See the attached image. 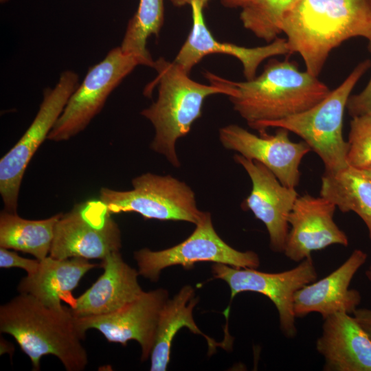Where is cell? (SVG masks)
I'll return each instance as SVG.
<instances>
[{
    "label": "cell",
    "mask_w": 371,
    "mask_h": 371,
    "mask_svg": "<svg viewBox=\"0 0 371 371\" xmlns=\"http://www.w3.org/2000/svg\"><path fill=\"white\" fill-rule=\"evenodd\" d=\"M290 53L318 76L330 52L355 37L371 41V0H298L284 20Z\"/></svg>",
    "instance_id": "1"
},
{
    "label": "cell",
    "mask_w": 371,
    "mask_h": 371,
    "mask_svg": "<svg viewBox=\"0 0 371 371\" xmlns=\"http://www.w3.org/2000/svg\"><path fill=\"white\" fill-rule=\"evenodd\" d=\"M227 87L234 109L256 129L260 124L299 113L322 101L330 93L328 86L296 63L271 58L262 72L251 80L235 82L208 71Z\"/></svg>",
    "instance_id": "2"
},
{
    "label": "cell",
    "mask_w": 371,
    "mask_h": 371,
    "mask_svg": "<svg viewBox=\"0 0 371 371\" xmlns=\"http://www.w3.org/2000/svg\"><path fill=\"white\" fill-rule=\"evenodd\" d=\"M0 331L12 335L40 370L45 355L58 357L67 371L83 370L87 353L71 308L48 306L30 294L19 293L0 307Z\"/></svg>",
    "instance_id": "3"
},
{
    "label": "cell",
    "mask_w": 371,
    "mask_h": 371,
    "mask_svg": "<svg viewBox=\"0 0 371 371\" xmlns=\"http://www.w3.org/2000/svg\"><path fill=\"white\" fill-rule=\"evenodd\" d=\"M153 68L157 71V78L146 88L144 94L148 97L155 85H157V98L140 113L155 128L150 149L164 155L174 167L179 168L176 143L190 131L194 121L201 117L205 99L215 94L229 96L231 92L216 82L210 81L209 85H205L193 80L190 74L174 60L161 57L155 60Z\"/></svg>",
    "instance_id": "4"
},
{
    "label": "cell",
    "mask_w": 371,
    "mask_h": 371,
    "mask_svg": "<svg viewBox=\"0 0 371 371\" xmlns=\"http://www.w3.org/2000/svg\"><path fill=\"white\" fill-rule=\"evenodd\" d=\"M371 67V60L359 63L346 78L322 101L299 113L284 119L264 122L256 130L282 128L300 137L322 159L325 172L347 168L348 142L343 137V118L351 92Z\"/></svg>",
    "instance_id": "5"
},
{
    "label": "cell",
    "mask_w": 371,
    "mask_h": 371,
    "mask_svg": "<svg viewBox=\"0 0 371 371\" xmlns=\"http://www.w3.org/2000/svg\"><path fill=\"white\" fill-rule=\"evenodd\" d=\"M133 189L102 188L100 199L113 214L135 212L146 219L198 223L205 214L198 208L195 194L171 175L146 172L132 180Z\"/></svg>",
    "instance_id": "6"
},
{
    "label": "cell",
    "mask_w": 371,
    "mask_h": 371,
    "mask_svg": "<svg viewBox=\"0 0 371 371\" xmlns=\"http://www.w3.org/2000/svg\"><path fill=\"white\" fill-rule=\"evenodd\" d=\"M78 75L64 71L54 88L43 91L38 111L17 143L0 160V194L5 210L16 212L21 181L27 166L55 125L79 85Z\"/></svg>",
    "instance_id": "7"
},
{
    "label": "cell",
    "mask_w": 371,
    "mask_h": 371,
    "mask_svg": "<svg viewBox=\"0 0 371 371\" xmlns=\"http://www.w3.org/2000/svg\"><path fill=\"white\" fill-rule=\"evenodd\" d=\"M193 232L181 243L159 251L143 248L134 252L140 276L157 282L161 271L181 265L191 268L195 263L211 262L238 268L257 269L258 255L253 251H240L227 244L216 233L210 212L196 223Z\"/></svg>",
    "instance_id": "8"
},
{
    "label": "cell",
    "mask_w": 371,
    "mask_h": 371,
    "mask_svg": "<svg viewBox=\"0 0 371 371\" xmlns=\"http://www.w3.org/2000/svg\"><path fill=\"white\" fill-rule=\"evenodd\" d=\"M138 65L139 60L122 51L111 49L104 59L91 67L68 100L47 139L66 141L82 131L101 111L108 97Z\"/></svg>",
    "instance_id": "9"
},
{
    "label": "cell",
    "mask_w": 371,
    "mask_h": 371,
    "mask_svg": "<svg viewBox=\"0 0 371 371\" xmlns=\"http://www.w3.org/2000/svg\"><path fill=\"white\" fill-rule=\"evenodd\" d=\"M111 214L100 199L76 204L56 223L49 256L102 260L120 251L121 232Z\"/></svg>",
    "instance_id": "10"
},
{
    "label": "cell",
    "mask_w": 371,
    "mask_h": 371,
    "mask_svg": "<svg viewBox=\"0 0 371 371\" xmlns=\"http://www.w3.org/2000/svg\"><path fill=\"white\" fill-rule=\"evenodd\" d=\"M212 272L214 278L227 284L231 300L238 293L246 291L259 293L267 297L275 305L280 328L288 338H293L297 335L294 295L299 289L317 278L312 256L291 269L278 273H266L256 269L234 267L221 263H214Z\"/></svg>",
    "instance_id": "11"
},
{
    "label": "cell",
    "mask_w": 371,
    "mask_h": 371,
    "mask_svg": "<svg viewBox=\"0 0 371 371\" xmlns=\"http://www.w3.org/2000/svg\"><path fill=\"white\" fill-rule=\"evenodd\" d=\"M277 128L275 134L266 131L257 135L237 124H229L219 129L218 137L225 148L262 164L282 184L296 188L300 163L311 149L304 141H291L286 129Z\"/></svg>",
    "instance_id": "12"
},
{
    "label": "cell",
    "mask_w": 371,
    "mask_h": 371,
    "mask_svg": "<svg viewBox=\"0 0 371 371\" xmlns=\"http://www.w3.org/2000/svg\"><path fill=\"white\" fill-rule=\"evenodd\" d=\"M169 298L168 291L157 289L143 291L133 301L117 311L104 315L76 317L80 331H100L109 342L126 346L135 340L141 347L142 361L150 357L154 346L161 311Z\"/></svg>",
    "instance_id": "13"
},
{
    "label": "cell",
    "mask_w": 371,
    "mask_h": 371,
    "mask_svg": "<svg viewBox=\"0 0 371 371\" xmlns=\"http://www.w3.org/2000/svg\"><path fill=\"white\" fill-rule=\"evenodd\" d=\"M234 161L248 174L251 190L243 203L262 221L268 232L269 246L276 253H283L289 230L288 218L298 197L295 188L281 183L275 175L262 164L236 154Z\"/></svg>",
    "instance_id": "14"
},
{
    "label": "cell",
    "mask_w": 371,
    "mask_h": 371,
    "mask_svg": "<svg viewBox=\"0 0 371 371\" xmlns=\"http://www.w3.org/2000/svg\"><path fill=\"white\" fill-rule=\"evenodd\" d=\"M336 208L321 196H298L288 218L289 230L284 254L291 260L301 262L313 251L332 245L346 247L348 238L333 220Z\"/></svg>",
    "instance_id": "15"
},
{
    "label": "cell",
    "mask_w": 371,
    "mask_h": 371,
    "mask_svg": "<svg viewBox=\"0 0 371 371\" xmlns=\"http://www.w3.org/2000/svg\"><path fill=\"white\" fill-rule=\"evenodd\" d=\"M190 5L192 19V28L174 59L188 74L205 56L223 54L237 58L243 65L246 80H251L256 76L258 68L264 60L276 56L291 54L287 41L283 38H278L267 45L254 47L218 41L205 22L203 3L195 0Z\"/></svg>",
    "instance_id": "16"
},
{
    "label": "cell",
    "mask_w": 371,
    "mask_h": 371,
    "mask_svg": "<svg viewBox=\"0 0 371 371\" xmlns=\"http://www.w3.org/2000/svg\"><path fill=\"white\" fill-rule=\"evenodd\" d=\"M366 260V252L355 249L346 260L330 274L299 289L294 295L295 317L317 313L324 319L337 313L352 315L361 302V296L357 290L349 286Z\"/></svg>",
    "instance_id": "17"
},
{
    "label": "cell",
    "mask_w": 371,
    "mask_h": 371,
    "mask_svg": "<svg viewBox=\"0 0 371 371\" xmlns=\"http://www.w3.org/2000/svg\"><path fill=\"white\" fill-rule=\"evenodd\" d=\"M103 273L71 308L76 317L107 315L138 297L144 291L138 282V270L122 258L120 251L102 260Z\"/></svg>",
    "instance_id": "18"
},
{
    "label": "cell",
    "mask_w": 371,
    "mask_h": 371,
    "mask_svg": "<svg viewBox=\"0 0 371 371\" xmlns=\"http://www.w3.org/2000/svg\"><path fill=\"white\" fill-rule=\"evenodd\" d=\"M316 350L325 371H371V339L351 314L337 313L324 319Z\"/></svg>",
    "instance_id": "19"
},
{
    "label": "cell",
    "mask_w": 371,
    "mask_h": 371,
    "mask_svg": "<svg viewBox=\"0 0 371 371\" xmlns=\"http://www.w3.org/2000/svg\"><path fill=\"white\" fill-rule=\"evenodd\" d=\"M97 266L82 258L58 259L49 256L40 260L36 272L21 279L18 291L52 308H61V301L72 307L76 300L72 290L89 271Z\"/></svg>",
    "instance_id": "20"
},
{
    "label": "cell",
    "mask_w": 371,
    "mask_h": 371,
    "mask_svg": "<svg viewBox=\"0 0 371 371\" xmlns=\"http://www.w3.org/2000/svg\"><path fill=\"white\" fill-rule=\"evenodd\" d=\"M199 302L194 297V290L190 285L183 286L179 291L165 303L158 321L155 339L150 354V371H165L170 358V349L177 333L183 327L203 336L214 351L220 346L199 328L193 318V309Z\"/></svg>",
    "instance_id": "21"
},
{
    "label": "cell",
    "mask_w": 371,
    "mask_h": 371,
    "mask_svg": "<svg viewBox=\"0 0 371 371\" xmlns=\"http://www.w3.org/2000/svg\"><path fill=\"white\" fill-rule=\"evenodd\" d=\"M320 196L344 213L353 212L364 222L371 239V179L351 166L334 172H324Z\"/></svg>",
    "instance_id": "22"
},
{
    "label": "cell",
    "mask_w": 371,
    "mask_h": 371,
    "mask_svg": "<svg viewBox=\"0 0 371 371\" xmlns=\"http://www.w3.org/2000/svg\"><path fill=\"white\" fill-rule=\"evenodd\" d=\"M58 213L48 218L28 220L4 210L0 214V247L12 249L41 260L49 254Z\"/></svg>",
    "instance_id": "23"
},
{
    "label": "cell",
    "mask_w": 371,
    "mask_h": 371,
    "mask_svg": "<svg viewBox=\"0 0 371 371\" xmlns=\"http://www.w3.org/2000/svg\"><path fill=\"white\" fill-rule=\"evenodd\" d=\"M164 0H139L137 9L128 21L120 45L123 52L135 56L142 65L154 67L147 48L148 39L158 36L164 24Z\"/></svg>",
    "instance_id": "24"
},
{
    "label": "cell",
    "mask_w": 371,
    "mask_h": 371,
    "mask_svg": "<svg viewBox=\"0 0 371 371\" xmlns=\"http://www.w3.org/2000/svg\"><path fill=\"white\" fill-rule=\"evenodd\" d=\"M298 0H248L240 8L243 27L268 43L282 33L283 23Z\"/></svg>",
    "instance_id": "25"
},
{
    "label": "cell",
    "mask_w": 371,
    "mask_h": 371,
    "mask_svg": "<svg viewBox=\"0 0 371 371\" xmlns=\"http://www.w3.org/2000/svg\"><path fill=\"white\" fill-rule=\"evenodd\" d=\"M347 142L348 166L357 169L371 167V114L352 117Z\"/></svg>",
    "instance_id": "26"
},
{
    "label": "cell",
    "mask_w": 371,
    "mask_h": 371,
    "mask_svg": "<svg viewBox=\"0 0 371 371\" xmlns=\"http://www.w3.org/2000/svg\"><path fill=\"white\" fill-rule=\"evenodd\" d=\"M368 43V49L371 52V41ZM346 109L352 117L371 114V77L366 87L360 93L350 96Z\"/></svg>",
    "instance_id": "27"
},
{
    "label": "cell",
    "mask_w": 371,
    "mask_h": 371,
    "mask_svg": "<svg viewBox=\"0 0 371 371\" xmlns=\"http://www.w3.org/2000/svg\"><path fill=\"white\" fill-rule=\"evenodd\" d=\"M40 260L38 259H27L20 256L14 251L8 249L0 247V267L11 268L19 267L25 270L27 275L36 271L38 268Z\"/></svg>",
    "instance_id": "28"
},
{
    "label": "cell",
    "mask_w": 371,
    "mask_h": 371,
    "mask_svg": "<svg viewBox=\"0 0 371 371\" xmlns=\"http://www.w3.org/2000/svg\"><path fill=\"white\" fill-rule=\"evenodd\" d=\"M352 316L371 339V308H357Z\"/></svg>",
    "instance_id": "29"
},
{
    "label": "cell",
    "mask_w": 371,
    "mask_h": 371,
    "mask_svg": "<svg viewBox=\"0 0 371 371\" xmlns=\"http://www.w3.org/2000/svg\"><path fill=\"white\" fill-rule=\"evenodd\" d=\"M221 3L229 8H241L248 0H221Z\"/></svg>",
    "instance_id": "30"
},
{
    "label": "cell",
    "mask_w": 371,
    "mask_h": 371,
    "mask_svg": "<svg viewBox=\"0 0 371 371\" xmlns=\"http://www.w3.org/2000/svg\"><path fill=\"white\" fill-rule=\"evenodd\" d=\"M171 2L176 6H183L185 5H190L195 0H170ZM201 1L205 6L210 0H199Z\"/></svg>",
    "instance_id": "31"
},
{
    "label": "cell",
    "mask_w": 371,
    "mask_h": 371,
    "mask_svg": "<svg viewBox=\"0 0 371 371\" xmlns=\"http://www.w3.org/2000/svg\"><path fill=\"white\" fill-rule=\"evenodd\" d=\"M359 170H360L366 177L371 179V167Z\"/></svg>",
    "instance_id": "32"
},
{
    "label": "cell",
    "mask_w": 371,
    "mask_h": 371,
    "mask_svg": "<svg viewBox=\"0 0 371 371\" xmlns=\"http://www.w3.org/2000/svg\"><path fill=\"white\" fill-rule=\"evenodd\" d=\"M366 276L368 280L371 282V264L366 271Z\"/></svg>",
    "instance_id": "33"
},
{
    "label": "cell",
    "mask_w": 371,
    "mask_h": 371,
    "mask_svg": "<svg viewBox=\"0 0 371 371\" xmlns=\"http://www.w3.org/2000/svg\"><path fill=\"white\" fill-rule=\"evenodd\" d=\"M1 1V3H5L7 2L8 0H0Z\"/></svg>",
    "instance_id": "34"
}]
</instances>
